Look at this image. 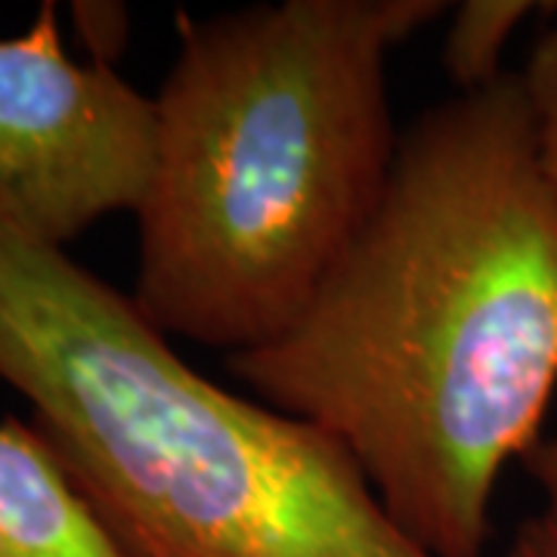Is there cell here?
<instances>
[{"instance_id":"cell-5","label":"cell","mask_w":557,"mask_h":557,"mask_svg":"<svg viewBox=\"0 0 557 557\" xmlns=\"http://www.w3.org/2000/svg\"><path fill=\"white\" fill-rule=\"evenodd\" d=\"M0 557H127L53 446L0 421Z\"/></svg>"},{"instance_id":"cell-7","label":"cell","mask_w":557,"mask_h":557,"mask_svg":"<svg viewBox=\"0 0 557 557\" xmlns=\"http://www.w3.org/2000/svg\"><path fill=\"white\" fill-rule=\"evenodd\" d=\"M518 75L533 115L539 164L557 199V13L552 16V25L539 35L530 62Z\"/></svg>"},{"instance_id":"cell-6","label":"cell","mask_w":557,"mask_h":557,"mask_svg":"<svg viewBox=\"0 0 557 557\" xmlns=\"http://www.w3.org/2000/svg\"><path fill=\"white\" fill-rule=\"evenodd\" d=\"M539 10L527 0H465L453 3L446 38L440 47V65L458 94H474L496 84L505 47L515 32Z\"/></svg>"},{"instance_id":"cell-1","label":"cell","mask_w":557,"mask_h":557,"mask_svg":"<svg viewBox=\"0 0 557 557\" xmlns=\"http://www.w3.org/2000/svg\"><path fill=\"white\" fill-rule=\"evenodd\" d=\"M431 557H483L557 391V199L518 72L421 112L379 208L276 341L226 357Z\"/></svg>"},{"instance_id":"cell-2","label":"cell","mask_w":557,"mask_h":557,"mask_svg":"<svg viewBox=\"0 0 557 557\" xmlns=\"http://www.w3.org/2000/svg\"><path fill=\"white\" fill-rule=\"evenodd\" d=\"M449 10L278 0L177 13L131 292L161 335L236 357L295 325L394 171L387 57Z\"/></svg>"},{"instance_id":"cell-3","label":"cell","mask_w":557,"mask_h":557,"mask_svg":"<svg viewBox=\"0 0 557 557\" xmlns=\"http://www.w3.org/2000/svg\"><path fill=\"white\" fill-rule=\"evenodd\" d=\"M0 381L127 557H431L329 434L201 375L131 295L3 220Z\"/></svg>"},{"instance_id":"cell-9","label":"cell","mask_w":557,"mask_h":557,"mask_svg":"<svg viewBox=\"0 0 557 557\" xmlns=\"http://www.w3.org/2000/svg\"><path fill=\"white\" fill-rule=\"evenodd\" d=\"M75 28L81 44L90 50V62L115 65L127 47L131 20L121 3H75Z\"/></svg>"},{"instance_id":"cell-8","label":"cell","mask_w":557,"mask_h":557,"mask_svg":"<svg viewBox=\"0 0 557 557\" xmlns=\"http://www.w3.org/2000/svg\"><path fill=\"white\" fill-rule=\"evenodd\" d=\"M527 461L539 490V505L520 520L508 557H557V437L542 440Z\"/></svg>"},{"instance_id":"cell-4","label":"cell","mask_w":557,"mask_h":557,"mask_svg":"<svg viewBox=\"0 0 557 557\" xmlns=\"http://www.w3.org/2000/svg\"><path fill=\"white\" fill-rule=\"evenodd\" d=\"M156 164V102L115 65L75 62L57 3L0 38V220L62 248L97 220L137 214Z\"/></svg>"}]
</instances>
